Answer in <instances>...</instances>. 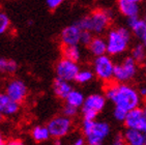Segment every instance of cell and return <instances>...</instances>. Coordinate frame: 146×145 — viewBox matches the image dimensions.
<instances>
[{"label":"cell","instance_id":"1","mask_svg":"<svg viewBox=\"0 0 146 145\" xmlns=\"http://www.w3.org/2000/svg\"><path fill=\"white\" fill-rule=\"evenodd\" d=\"M105 96L111 100L115 107L127 111L138 108L141 103L139 91L125 83H109L105 88Z\"/></svg>","mask_w":146,"mask_h":145},{"label":"cell","instance_id":"2","mask_svg":"<svg viewBox=\"0 0 146 145\" xmlns=\"http://www.w3.org/2000/svg\"><path fill=\"white\" fill-rule=\"evenodd\" d=\"M82 131L86 140V145H104L111 133V126L106 121L83 119Z\"/></svg>","mask_w":146,"mask_h":145},{"label":"cell","instance_id":"3","mask_svg":"<svg viewBox=\"0 0 146 145\" xmlns=\"http://www.w3.org/2000/svg\"><path fill=\"white\" fill-rule=\"evenodd\" d=\"M111 13L105 9H96L90 15L82 18L76 24L82 30H88L92 33H103L111 23Z\"/></svg>","mask_w":146,"mask_h":145},{"label":"cell","instance_id":"4","mask_svg":"<svg viewBox=\"0 0 146 145\" xmlns=\"http://www.w3.org/2000/svg\"><path fill=\"white\" fill-rule=\"evenodd\" d=\"M107 53L110 55H119L129 47L131 32L124 27L111 29L107 34Z\"/></svg>","mask_w":146,"mask_h":145},{"label":"cell","instance_id":"5","mask_svg":"<svg viewBox=\"0 0 146 145\" xmlns=\"http://www.w3.org/2000/svg\"><path fill=\"white\" fill-rule=\"evenodd\" d=\"M106 100V96L100 93H93L85 98L84 104L81 108L83 119H96L98 113L104 110Z\"/></svg>","mask_w":146,"mask_h":145},{"label":"cell","instance_id":"6","mask_svg":"<svg viewBox=\"0 0 146 145\" xmlns=\"http://www.w3.org/2000/svg\"><path fill=\"white\" fill-rule=\"evenodd\" d=\"M137 63L132 56H127L121 63L115 64L114 80L117 83H127L131 81L137 74Z\"/></svg>","mask_w":146,"mask_h":145},{"label":"cell","instance_id":"7","mask_svg":"<svg viewBox=\"0 0 146 145\" xmlns=\"http://www.w3.org/2000/svg\"><path fill=\"white\" fill-rule=\"evenodd\" d=\"M114 67H115L114 62L106 54L96 57L93 61L94 75L104 82L109 83L114 78Z\"/></svg>","mask_w":146,"mask_h":145},{"label":"cell","instance_id":"8","mask_svg":"<svg viewBox=\"0 0 146 145\" xmlns=\"http://www.w3.org/2000/svg\"><path fill=\"white\" fill-rule=\"evenodd\" d=\"M51 137L53 138H63L72 131L73 121L72 118L65 115H59L52 118L47 124Z\"/></svg>","mask_w":146,"mask_h":145},{"label":"cell","instance_id":"9","mask_svg":"<svg viewBox=\"0 0 146 145\" xmlns=\"http://www.w3.org/2000/svg\"><path fill=\"white\" fill-rule=\"evenodd\" d=\"M79 71H80V67L76 61L70 60L64 57L57 62L56 67H55L57 78L63 79L68 82L75 81Z\"/></svg>","mask_w":146,"mask_h":145},{"label":"cell","instance_id":"10","mask_svg":"<svg viewBox=\"0 0 146 145\" xmlns=\"http://www.w3.org/2000/svg\"><path fill=\"white\" fill-rule=\"evenodd\" d=\"M27 86L26 84L19 79H14L7 83L5 87L6 94L9 95L11 100H14L17 103H22L26 98L27 95Z\"/></svg>","mask_w":146,"mask_h":145},{"label":"cell","instance_id":"11","mask_svg":"<svg viewBox=\"0 0 146 145\" xmlns=\"http://www.w3.org/2000/svg\"><path fill=\"white\" fill-rule=\"evenodd\" d=\"M81 33L82 29L77 25L76 23L73 24V25L65 27L61 31V34H60V39H61L62 45H78L79 43H80Z\"/></svg>","mask_w":146,"mask_h":145},{"label":"cell","instance_id":"12","mask_svg":"<svg viewBox=\"0 0 146 145\" xmlns=\"http://www.w3.org/2000/svg\"><path fill=\"white\" fill-rule=\"evenodd\" d=\"M127 24L132 29L134 35L146 47V22L140 20L138 16L127 18Z\"/></svg>","mask_w":146,"mask_h":145},{"label":"cell","instance_id":"13","mask_svg":"<svg viewBox=\"0 0 146 145\" xmlns=\"http://www.w3.org/2000/svg\"><path fill=\"white\" fill-rule=\"evenodd\" d=\"M20 104L11 100L6 92H0V112L3 116H14L19 112Z\"/></svg>","mask_w":146,"mask_h":145},{"label":"cell","instance_id":"14","mask_svg":"<svg viewBox=\"0 0 146 145\" xmlns=\"http://www.w3.org/2000/svg\"><path fill=\"white\" fill-rule=\"evenodd\" d=\"M123 122L125 124V126H127V128H135V130L141 131L144 122V116H143L142 108L138 107L136 109L129 110L127 112V117H125Z\"/></svg>","mask_w":146,"mask_h":145},{"label":"cell","instance_id":"15","mask_svg":"<svg viewBox=\"0 0 146 145\" xmlns=\"http://www.w3.org/2000/svg\"><path fill=\"white\" fill-rule=\"evenodd\" d=\"M123 138L127 145H146V134L135 128H127Z\"/></svg>","mask_w":146,"mask_h":145},{"label":"cell","instance_id":"16","mask_svg":"<svg viewBox=\"0 0 146 145\" xmlns=\"http://www.w3.org/2000/svg\"><path fill=\"white\" fill-rule=\"evenodd\" d=\"M73 90V87L68 81H65L63 79L57 78L53 82V91L57 98L65 100L66 96L70 94V92Z\"/></svg>","mask_w":146,"mask_h":145},{"label":"cell","instance_id":"17","mask_svg":"<svg viewBox=\"0 0 146 145\" xmlns=\"http://www.w3.org/2000/svg\"><path fill=\"white\" fill-rule=\"evenodd\" d=\"M117 4L119 11L127 18L138 16L139 5H138V2H135L134 0H118Z\"/></svg>","mask_w":146,"mask_h":145},{"label":"cell","instance_id":"18","mask_svg":"<svg viewBox=\"0 0 146 145\" xmlns=\"http://www.w3.org/2000/svg\"><path fill=\"white\" fill-rule=\"evenodd\" d=\"M89 51L93 56H102L107 53V41L102 37H93L88 46Z\"/></svg>","mask_w":146,"mask_h":145},{"label":"cell","instance_id":"19","mask_svg":"<svg viewBox=\"0 0 146 145\" xmlns=\"http://www.w3.org/2000/svg\"><path fill=\"white\" fill-rule=\"evenodd\" d=\"M31 136L32 139L35 142H45L47 140H49V138L51 137L50 132H49L48 128L44 126H34L31 131Z\"/></svg>","mask_w":146,"mask_h":145},{"label":"cell","instance_id":"20","mask_svg":"<svg viewBox=\"0 0 146 145\" xmlns=\"http://www.w3.org/2000/svg\"><path fill=\"white\" fill-rule=\"evenodd\" d=\"M84 100L85 96L81 91L73 89L65 98V104L72 105V106L77 107V108H82L83 104H84Z\"/></svg>","mask_w":146,"mask_h":145},{"label":"cell","instance_id":"21","mask_svg":"<svg viewBox=\"0 0 146 145\" xmlns=\"http://www.w3.org/2000/svg\"><path fill=\"white\" fill-rule=\"evenodd\" d=\"M62 55L64 58L78 62L81 57V52H80L78 45H68L63 46L62 48Z\"/></svg>","mask_w":146,"mask_h":145},{"label":"cell","instance_id":"22","mask_svg":"<svg viewBox=\"0 0 146 145\" xmlns=\"http://www.w3.org/2000/svg\"><path fill=\"white\" fill-rule=\"evenodd\" d=\"M18 70V64L15 60L11 59L0 58V72L14 74Z\"/></svg>","mask_w":146,"mask_h":145},{"label":"cell","instance_id":"23","mask_svg":"<svg viewBox=\"0 0 146 145\" xmlns=\"http://www.w3.org/2000/svg\"><path fill=\"white\" fill-rule=\"evenodd\" d=\"M131 56L135 59L138 63L144 62L145 61V59H146V47L142 44V43L136 45L135 47L133 48Z\"/></svg>","mask_w":146,"mask_h":145},{"label":"cell","instance_id":"24","mask_svg":"<svg viewBox=\"0 0 146 145\" xmlns=\"http://www.w3.org/2000/svg\"><path fill=\"white\" fill-rule=\"evenodd\" d=\"M93 79V72L89 70H82L79 71L75 81L79 84H86L90 82Z\"/></svg>","mask_w":146,"mask_h":145},{"label":"cell","instance_id":"25","mask_svg":"<svg viewBox=\"0 0 146 145\" xmlns=\"http://www.w3.org/2000/svg\"><path fill=\"white\" fill-rule=\"evenodd\" d=\"M9 18L4 13H0V34H3L9 27Z\"/></svg>","mask_w":146,"mask_h":145},{"label":"cell","instance_id":"26","mask_svg":"<svg viewBox=\"0 0 146 145\" xmlns=\"http://www.w3.org/2000/svg\"><path fill=\"white\" fill-rule=\"evenodd\" d=\"M78 110L79 108H77V107H74L72 105L65 104V106L63 107V110H62V114L70 118H73L78 114Z\"/></svg>","mask_w":146,"mask_h":145},{"label":"cell","instance_id":"27","mask_svg":"<svg viewBox=\"0 0 146 145\" xmlns=\"http://www.w3.org/2000/svg\"><path fill=\"white\" fill-rule=\"evenodd\" d=\"M127 110H124L122 108H119V107H115L114 108V111H113V116L115 118L117 121H121V122H123L125 117H127Z\"/></svg>","mask_w":146,"mask_h":145},{"label":"cell","instance_id":"28","mask_svg":"<svg viewBox=\"0 0 146 145\" xmlns=\"http://www.w3.org/2000/svg\"><path fill=\"white\" fill-rule=\"evenodd\" d=\"M93 39L92 32H90L88 30H82L81 37H80V43L85 46H89L91 41Z\"/></svg>","mask_w":146,"mask_h":145},{"label":"cell","instance_id":"29","mask_svg":"<svg viewBox=\"0 0 146 145\" xmlns=\"http://www.w3.org/2000/svg\"><path fill=\"white\" fill-rule=\"evenodd\" d=\"M108 145H127L123 138V134H117L113 138L112 142Z\"/></svg>","mask_w":146,"mask_h":145},{"label":"cell","instance_id":"30","mask_svg":"<svg viewBox=\"0 0 146 145\" xmlns=\"http://www.w3.org/2000/svg\"><path fill=\"white\" fill-rule=\"evenodd\" d=\"M64 0H46V2H47V6H48L49 9L54 11V9H56L57 7L61 5L62 3H63Z\"/></svg>","mask_w":146,"mask_h":145},{"label":"cell","instance_id":"31","mask_svg":"<svg viewBox=\"0 0 146 145\" xmlns=\"http://www.w3.org/2000/svg\"><path fill=\"white\" fill-rule=\"evenodd\" d=\"M72 145H86L85 137H78V138H76Z\"/></svg>","mask_w":146,"mask_h":145},{"label":"cell","instance_id":"32","mask_svg":"<svg viewBox=\"0 0 146 145\" xmlns=\"http://www.w3.org/2000/svg\"><path fill=\"white\" fill-rule=\"evenodd\" d=\"M142 111H143V116H144V122L142 128H141V132H143L144 134H146V106H144L142 108Z\"/></svg>","mask_w":146,"mask_h":145},{"label":"cell","instance_id":"33","mask_svg":"<svg viewBox=\"0 0 146 145\" xmlns=\"http://www.w3.org/2000/svg\"><path fill=\"white\" fill-rule=\"evenodd\" d=\"M6 145H24V143L19 139H14L9 141V142L6 143Z\"/></svg>","mask_w":146,"mask_h":145},{"label":"cell","instance_id":"34","mask_svg":"<svg viewBox=\"0 0 146 145\" xmlns=\"http://www.w3.org/2000/svg\"><path fill=\"white\" fill-rule=\"evenodd\" d=\"M139 93H140L141 98H146V86H142L140 87V89L138 90Z\"/></svg>","mask_w":146,"mask_h":145},{"label":"cell","instance_id":"35","mask_svg":"<svg viewBox=\"0 0 146 145\" xmlns=\"http://www.w3.org/2000/svg\"><path fill=\"white\" fill-rule=\"evenodd\" d=\"M53 145H63V143L61 141V138H55Z\"/></svg>","mask_w":146,"mask_h":145},{"label":"cell","instance_id":"36","mask_svg":"<svg viewBox=\"0 0 146 145\" xmlns=\"http://www.w3.org/2000/svg\"><path fill=\"white\" fill-rule=\"evenodd\" d=\"M0 145H6V142L3 140V137L1 134H0Z\"/></svg>","mask_w":146,"mask_h":145},{"label":"cell","instance_id":"37","mask_svg":"<svg viewBox=\"0 0 146 145\" xmlns=\"http://www.w3.org/2000/svg\"><path fill=\"white\" fill-rule=\"evenodd\" d=\"M3 117H4V116H3V114H2V113H1V112H0V122H1V121H2Z\"/></svg>","mask_w":146,"mask_h":145},{"label":"cell","instance_id":"38","mask_svg":"<svg viewBox=\"0 0 146 145\" xmlns=\"http://www.w3.org/2000/svg\"><path fill=\"white\" fill-rule=\"evenodd\" d=\"M143 63H144V70H145V72H146V59H145V61H144Z\"/></svg>","mask_w":146,"mask_h":145},{"label":"cell","instance_id":"39","mask_svg":"<svg viewBox=\"0 0 146 145\" xmlns=\"http://www.w3.org/2000/svg\"><path fill=\"white\" fill-rule=\"evenodd\" d=\"M134 1H135V2H138V3H139L140 1H142V0H134Z\"/></svg>","mask_w":146,"mask_h":145},{"label":"cell","instance_id":"40","mask_svg":"<svg viewBox=\"0 0 146 145\" xmlns=\"http://www.w3.org/2000/svg\"><path fill=\"white\" fill-rule=\"evenodd\" d=\"M144 21L146 22V14H145V16H144Z\"/></svg>","mask_w":146,"mask_h":145}]
</instances>
